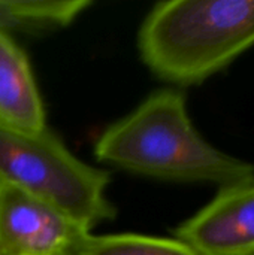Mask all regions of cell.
I'll return each mask as SVG.
<instances>
[{
  "instance_id": "6da1fadb",
  "label": "cell",
  "mask_w": 254,
  "mask_h": 255,
  "mask_svg": "<svg viewBox=\"0 0 254 255\" xmlns=\"http://www.w3.org/2000/svg\"><path fill=\"white\" fill-rule=\"evenodd\" d=\"M97 161L126 172L174 182L220 187L254 179V164L229 155L195 128L186 96L174 88L151 93L135 111L96 140Z\"/></svg>"
},
{
  "instance_id": "7a4b0ae2",
  "label": "cell",
  "mask_w": 254,
  "mask_h": 255,
  "mask_svg": "<svg viewBox=\"0 0 254 255\" xmlns=\"http://www.w3.org/2000/svg\"><path fill=\"white\" fill-rule=\"evenodd\" d=\"M252 46L254 0L160 1L138 33L145 66L180 87L207 81Z\"/></svg>"
},
{
  "instance_id": "3957f363",
  "label": "cell",
  "mask_w": 254,
  "mask_h": 255,
  "mask_svg": "<svg viewBox=\"0 0 254 255\" xmlns=\"http://www.w3.org/2000/svg\"><path fill=\"white\" fill-rule=\"evenodd\" d=\"M0 181L60 208L90 230L117 214L106 196L109 172L79 160L48 127L28 133L0 126Z\"/></svg>"
},
{
  "instance_id": "277c9868",
  "label": "cell",
  "mask_w": 254,
  "mask_h": 255,
  "mask_svg": "<svg viewBox=\"0 0 254 255\" xmlns=\"http://www.w3.org/2000/svg\"><path fill=\"white\" fill-rule=\"evenodd\" d=\"M90 236L60 208L0 181V255H82Z\"/></svg>"
},
{
  "instance_id": "5b68a950",
  "label": "cell",
  "mask_w": 254,
  "mask_h": 255,
  "mask_svg": "<svg viewBox=\"0 0 254 255\" xmlns=\"http://www.w3.org/2000/svg\"><path fill=\"white\" fill-rule=\"evenodd\" d=\"M175 238L198 255H254V179L220 187Z\"/></svg>"
},
{
  "instance_id": "8992f818",
  "label": "cell",
  "mask_w": 254,
  "mask_h": 255,
  "mask_svg": "<svg viewBox=\"0 0 254 255\" xmlns=\"http://www.w3.org/2000/svg\"><path fill=\"white\" fill-rule=\"evenodd\" d=\"M0 126L39 131L46 126L45 105L22 48L0 33Z\"/></svg>"
},
{
  "instance_id": "52a82bcc",
  "label": "cell",
  "mask_w": 254,
  "mask_h": 255,
  "mask_svg": "<svg viewBox=\"0 0 254 255\" xmlns=\"http://www.w3.org/2000/svg\"><path fill=\"white\" fill-rule=\"evenodd\" d=\"M90 6V0H0V33L57 31L75 22Z\"/></svg>"
},
{
  "instance_id": "ba28073f",
  "label": "cell",
  "mask_w": 254,
  "mask_h": 255,
  "mask_svg": "<svg viewBox=\"0 0 254 255\" xmlns=\"http://www.w3.org/2000/svg\"><path fill=\"white\" fill-rule=\"evenodd\" d=\"M82 255H198L175 239L135 233L90 236Z\"/></svg>"
}]
</instances>
